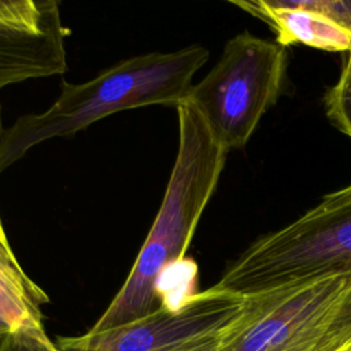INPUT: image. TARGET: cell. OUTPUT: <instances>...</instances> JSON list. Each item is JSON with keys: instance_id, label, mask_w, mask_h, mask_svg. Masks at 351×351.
I'll return each instance as SVG.
<instances>
[{"instance_id": "cell-1", "label": "cell", "mask_w": 351, "mask_h": 351, "mask_svg": "<svg viewBox=\"0 0 351 351\" xmlns=\"http://www.w3.org/2000/svg\"><path fill=\"white\" fill-rule=\"evenodd\" d=\"M176 110L178 147L162 204L129 276L89 330L126 325L163 307L162 277L184 259L219 181L229 152L192 101L184 99Z\"/></svg>"}, {"instance_id": "cell-2", "label": "cell", "mask_w": 351, "mask_h": 351, "mask_svg": "<svg viewBox=\"0 0 351 351\" xmlns=\"http://www.w3.org/2000/svg\"><path fill=\"white\" fill-rule=\"evenodd\" d=\"M208 56L206 47L188 45L173 52L134 55L85 82L63 80L59 96L47 110L21 115L3 130L0 174L33 147L74 136L108 115L154 104L177 107Z\"/></svg>"}, {"instance_id": "cell-3", "label": "cell", "mask_w": 351, "mask_h": 351, "mask_svg": "<svg viewBox=\"0 0 351 351\" xmlns=\"http://www.w3.org/2000/svg\"><path fill=\"white\" fill-rule=\"evenodd\" d=\"M351 274V184L228 263L218 289L252 296L289 284Z\"/></svg>"}, {"instance_id": "cell-4", "label": "cell", "mask_w": 351, "mask_h": 351, "mask_svg": "<svg viewBox=\"0 0 351 351\" xmlns=\"http://www.w3.org/2000/svg\"><path fill=\"white\" fill-rule=\"evenodd\" d=\"M245 298L222 351H336L351 340V274Z\"/></svg>"}, {"instance_id": "cell-5", "label": "cell", "mask_w": 351, "mask_h": 351, "mask_svg": "<svg viewBox=\"0 0 351 351\" xmlns=\"http://www.w3.org/2000/svg\"><path fill=\"white\" fill-rule=\"evenodd\" d=\"M287 63L285 47L239 33L228 40L218 62L192 84L184 99L197 107L228 152L240 149L282 93Z\"/></svg>"}, {"instance_id": "cell-6", "label": "cell", "mask_w": 351, "mask_h": 351, "mask_svg": "<svg viewBox=\"0 0 351 351\" xmlns=\"http://www.w3.org/2000/svg\"><path fill=\"white\" fill-rule=\"evenodd\" d=\"M245 296L210 287L178 308L160 307L137 321L77 336H58L60 351H173L228 329L243 313Z\"/></svg>"}, {"instance_id": "cell-7", "label": "cell", "mask_w": 351, "mask_h": 351, "mask_svg": "<svg viewBox=\"0 0 351 351\" xmlns=\"http://www.w3.org/2000/svg\"><path fill=\"white\" fill-rule=\"evenodd\" d=\"M67 33L55 0H0V90L64 74Z\"/></svg>"}, {"instance_id": "cell-8", "label": "cell", "mask_w": 351, "mask_h": 351, "mask_svg": "<svg viewBox=\"0 0 351 351\" xmlns=\"http://www.w3.org/2000/svg\"><path fill=\"white\" fill-rule=\"evenodd\" d=\"M230 4L263 21L282 47L295 44L329 52L351 51V34L325 14L313 10L306 0H230Z\"/></svg>"}, {"instance_id": "cell-9", "label": "cell", "mask_w": 351, "mask_h": 351, "mask_svg": "<svg viewBox=\"0 0 351 351\" xmlns=\"http://www.w3.org/2000/svg\"><path fill=\"white\" fill-rule=\"evenodd\" d=\"M49 296L21 267L15 255L0 254V326L7 332L44 329Z\"/></svg>"}, {"instance_id": "cell-10", "label": "cell", "mask_w": 351, "mask_h": 351, "mask_svg": "<svg viewBox=\"0 0 351 351\" xmlns=\"http://www.w3.org/2000/svg\"><path fill=\"white\" fill-rule=\"evenodd\" d=\"M324 104L330 123L351 138V51L346 52L340 75L326 90Z\"/></svg>"}, {"instance_id": "cell-11", "label": "cell", "mask_w": 351, "mask_h": 351, "mask_svg": "<svg viewBox=\"0 0 351 351\" xmlns=\"http://www.w3.org/2000/svg\"><path fill=\"white\" fill-rule=\"evenodd\" d=\"M0 351H60L45 329L7 332L0 339Z\"/></svg>"}, {"instance_id": "cell-12", "label": "cell", "mask_w": 351, "mask_h": 351, "mask_svg": "<svg viewBox=\"0 0 351 351\" xmlns=\"http://www.w3.org/2000/svg\"><path fill=\"white\" fill-rule=\"evenodd\" d=\"M307 5L317 10L351 34V0H306Z\"/></svg>"}, {"instance_id": "cell-13", "label": "cell", "mask_w": 351, "mask_h": 351, "mask_svg": "<svg viewBox=\"0 0 351 351\" xmlns=\"http://www.w3.org/2000/svg\"><path fill=\"white\" fill-rule=\"evenodd\" d=\"M230 326L228 329H225L223 332H221V333H217L214 336H210V337H206V339L189 343V344L178 347V348L173 350V351H222L225 340H226V335H228V330L230 329Z\"/></svg>"}, {"instance_id": "cell-14", "label": "cell", "mask_w": 351, "mask_h": 351, "mask_svg": "<svg viewBox=\"0 0 351 351\" xmlns=\"http://www.w3.org/2000/svg\"><path fill=\"white\" fill-rule=\"evenodd\" d=\"M336 351H351V340L347 344H344L343 347H340L339 350H336Z\"/></svg>"}, {"instance_id": "cell-15", "label": "cell", "mask_w": 351, "mask_h": 351, "mask_svg": "<svg viewBox=\"0 0 351 351\" xmlns=\"http://www.w3.org/2000/svg\"><path fill=\"white\" fill-rule=\"evenodd\" d=\"M0 108H1V107H0ZM3 130H4V128H3V123H1V110H0V136H1Z\"/></svg>"}, {"instance_id": "cell-16", "label": "cell", "mask_w": 351, "mask_h": 351, "mask_svg": "<svg viewBox=\"0 0 351 351\" xmlns=\"http://www.w3.org/2000/svg\"><path fill=\"white\" fill-rule=\"evenodd\" d=\"M5 333H7V330H5L4 328H1V326H0V339H1V337H3Z\"/></svg>"}]
</instances>
